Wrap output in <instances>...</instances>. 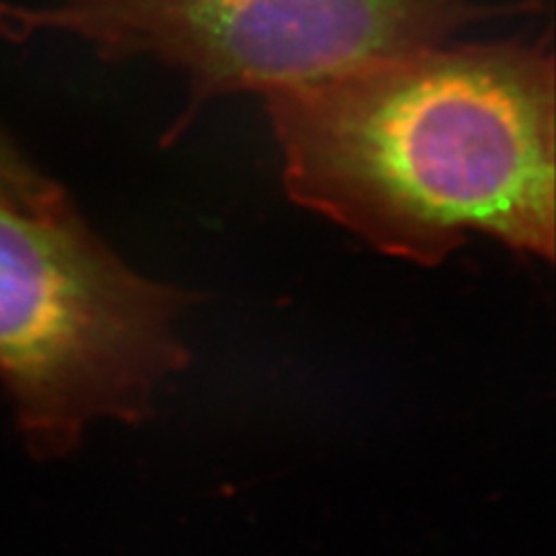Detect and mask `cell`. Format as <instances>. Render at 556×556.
I'll return each instance as SVG.
<instances>
[{
  "mask_svg": "<svg viewBox=\"0 0 556 556\" xmlns=\"http://www.w3.org/2000/svg\"><path fill=\"white\" fill-rule=\"evenodd\" d=\"M555 56L439 43L264 98L301 208L390 258L439 266L472 236L553 262Z\"/></svg>",
  "mask_w": 556,
  "mask_h": 556,
  "instance_id": "obj_1",
  "label": "cell"
},
{
  "mask_svg": "<svg viewBox=\"0 0 556 556\" xmlns=\"http://www.w3.org/2000/svg\"><path fill=\"white\" fill-rule=\"evenodd\" d=\"M194 295L144 277L71 208L0 202V381L31 441L54 450L130 413L186 351Z\"/></svg>",
  "mask_w": 556,
  "mask_h": 556,
  "instance_id": "obj_2",
  "label": "cell"
},
{
  "mask_svg": "<svg viewBox=\"0 0 556 556\" xmlns=\"http://www.w3.org/2000/svg\"><path fill=\"white\" fill-rule=\"evenodd\" d=\"M528 11L489 0H38L0 7L13 40L62 34L101 59H151L188 83L186 116L217 98L332 79L374 60L447 43Z\"/></svg>",
  "mask_w": 556,
  "mask_h": 556,
  "instance_id": "obj_3",
  "label": "cell"
},
{
  "mask_svg": "<svg viewBox=\"0 0 556 556\" xmlns=\"http://www.w3.org/2000/svg\"><path fill=\"white\" fill-rule=\"evenodd\" d=\"M0 202L15 204L21 208H31V211H54L68 204L52 184L27 172L23 165L2 151H0Z\"/></svg>",
  "mask_w": 556,
  "mask_h": 556,
  "instance_id": "obj_4",
  "label": "cell"
}]
</instances>
